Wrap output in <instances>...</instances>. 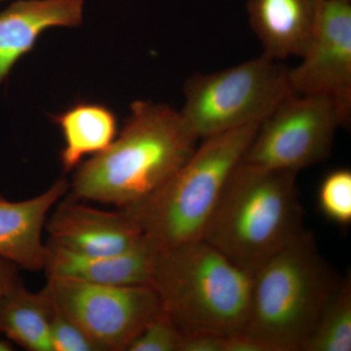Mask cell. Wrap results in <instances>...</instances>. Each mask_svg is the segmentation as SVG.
Listing matches in <instances>:
<instances>
[{"instance_id": "1", "label": "cell", "mask_w": 351, "mask_h": 351, "mask_svg": "<svg viewBox=\"0 0 351 351\" xmlns=\"http://www.w3.org/2000/svg\"><path fill=\"white\" fill-rule=\"evenodd\" d=\"M181 112L169 106L136 101L125 125L106 151L76 170L71 197L126 209L156 193L197 147Z\"/></svg>"}, {"instance_id": "2", "label": "cell", "mask_w": 351, "mask_h": 351, "mask_svg": "<svg viewBox=\"0 0 351 351\" xmlns=\"http://www.w3.org/2000/svg\"><path fill=\"white\" fill-rule=\"evenodd\" d=\"M297 175L241 161L201 239L254 274L306 230Z\"/></svg>"}, {"instance_id": "3", "label": "cell", "mask_w": 351, "mask_h": 351, "mask_svg": "<svg viewBox=\"0 0 351 351\" xmlns=\"http://www.w3.org/2000/svg\"><path fill=\"white\" fill-rule=\"evenodd\" d=\"M253 274L204 240L159 250L151 280L161 307L184 336L243 332Z\"/></svg>"}, {"instance_id": "4", "label": "cell", "mask_w": 351, "mask_h": 351, "mask_svg": "<svg viewBox=\"0 0 351 351\" xmlns=\"http://www.w3.org/2000/svg\"><path fill=\"white\" fill-rule=\"evenodd\" d=\"M339 279L304 230L254 272L242 332L269 351H302Z\"/></svg>"}, {"instance_id": "5", "label": "cell", "mask_w": 351, "mask_h": 351, "mask_svg": "<svg viewBox=\"0 0 351 351\" xmlns=\"http://www.w3.org/2000/svg\"><path fill=\"white\" fill-rule=\"evenodd\" d=\"M261 123L200 140L184 165L142 202L120 210L158 250L202 239L226 182Z\"/></svg>"}, {"instance_id": "6", "label": "cell", "mask_w": 351, "mask_h": 351, "mask_svg": "<svg viewBox=\"0 0 351 351\" xmlns=\"http://www.w3.org/2000/svg\"><path fill=\"white\" fill-rule=\"evenodd\" d=\"M289 69L262 54L213 73H196L184 87L182 119L198 140L262 123L293 94Z\"/></svg>"}, {"instance_id": "7", "label": "cell", "mask_w": 351, "mask_h": 351, "mask_svg": "<svg viewBox=\"0 0 351 351\" xmlns=\"http://www.w3.org/2000/svg\"><path fill=\"white\" fill-rule=\"evenodd\" d=\"M339 126L343 119L329 97L289 95L261 123L242 161L299 173L331 154Z\"/></svg>"}, {"instance_id": "8", "label": "cell", "mask_w": 351, "mask_h": 351, "mask_svg": "<svg viewBox=\"0 0 351 351\" xmlns=\"http://www.w3.org/2000/svg\"><path fill=\"white\" fill-rule=\"evenodd\" d=\"M51 297L99 351H126L161 311L151 285H101L48 277Z\"/></svg>"}, {"instance_id": "9", "label": "cell", "mask_w": 351, "mask_h": 351, "mask_svg": "<svg viewBox=\"0 0 351 351\" xmlns=\"http://www.w3.org/2000/svg\"><path fill=\"white\" fill-rule=\"evenodd\" d=\"M301 64L289 69L297 94L321 95L336 104L343 126L351 115V0H323Z\"/></svg>"}, {"instance_id": "10", "label": "cell", "mask_w": 351, "mask_h": 351, "mask_svg": "<svg viewBox=\"0 0 351 351\" xmlns=\"http://www.w3.org/2000/svg\"><path fill=\"white\" fill-rule=\"evenodd\" d=\"M45 228L47 243L80 255H117L145 240L137 223L123 212L97 209L71 196L57 205Z\"/></svg>"}, {"instance_id": "11", "label": "cell", "mask_w": 351, "mask_h": 351, "mask_svg": "<svg viewBox=\"0 0 351 351\" xmlns=\"http://www.w3.org/2000/svg\"><path fill=\"white\" fill-rule=\"evenodd\" d=\"M64 178L47 191L22 201H11L0 195V257L19 269L38 271L45 267L47 244L43 232L53 207L68 193Z\"/></svg>"}, {"instance_id": "12", "label": "cell", "mask_w": 351, "mask_h": 351, "mask_svg": "<svg viewBox=\"0 0 351 351\" xmlns=\"http://www.w3.org/2000/svg\"><path fill=\"white\" fill-rule=\"evenodd\" d=\"M84 0H19L0 12V84L51 27L82 24Z\"/></svg>"}, {"instance_id": "13", "label": "cell", "mask_w": 351, "mask_h": 351, "mask_svg": "<svg viewBox=\"0 0 351 351\" xmlns=\"http://www.w3.org/2000/svg\"><path fill=\"white\" fill-rule=\"evenodd\" d=\"M158 252L145 237L130 251L108 256L80 255L47 243L44 270L47 278L73 279L101 285H151Z\"/></svg>"}, {"instance_id": "14", "label": "cell", "mask_w": 351, "mask_h": 351, "mask_svg": "<svg viewBox=\"0 0 351 351\" xmlns=\"http://www.w3.org/2000/svg\"><path fill=\"white\" fill-rule=\"evenodd\" d=\"M323 0H248L247 13L263 54L301 58L313 39Z\"/></svg>"}, {"instance_id": "15", "label": "cell", "mask_w": 351, "mask_h": 351, "mask_svg": "<svg viewBox=\"0 0 351 351\" xmlns=\"http://www.w3.org/2000/svg\"><path fill=\"white\" fill-rule=\"evenodd\" d=\"M53 300L49 289L31 292L21 280L0 300V332L29 351H53L50 317Z\"/></svg>"}, {"instance_id": "16", "label": "cell", "mask_w": 351, "mask_h": 351, "mask_svg": "<svg viewBox=\"0 0 351 351\" xmlns=\"http://www.w3.org/2000/svg\"><path fill=\"white\" fill-rule=\"evenodd\" d=\"M54 121L63 134L60 156L64 172L78 167L84 157L106 151L117 138V117L101 104H76L54 117Z\"/></svg>"}, {"instance_id": "17", "label": "cell", "mask_w": 351, "mask_h": 351, "mask_svg": "<svg viewBox=\"0 0 351 351\" xmlns=\"http://www.w3.org/2000/svg\"><path fill=\"white\" fill-rule=\"evenodd\" d=\"M351 350V276L339 277L302 351Z\"/></svg>"}, {"instance_id": "18", "label": "cell", "mask_w": 351, "mask_h": 351, "mask_svg": "<svg viewBox=\"0 0 351 351\" xmlns=\"http://www.w3.org/2000/svg\"><path fill=\"white\" fill-rule=\"evenodd\" d=\"M318 207L332 223L348 226L351 223V172L339 168L325 176L318 189Z\"/></svg>"}, {"instance_id": "19", "label": "cell", "mask_w": 351, "mask_h": 351, "mask_svg": "<svg viewBox=\"0 0 351 351\" xmlns=\"http://www.w3.org/2000/svg\"><path fill=\"white\" fill-rule=\"evenodd\" d=\"M182 338V332L161 308L133 339L126 351H179Z\"/></svg>"}, {"instance_id": "20", "label": "cell", "mask_w": 351, "mask_h": 351, "mask_svg": "<svg viewBox=\"0 0 351 351\" xmlns=\"http://www.w3.org/2000/svg\"><path fill=\"white\" fill-rule=\"evenodd\" d=\"M49 329L53 351H99L87 335L58 308L54 301Z\"/></svg>"}, {"instance_id": "21", "label": "cell", "mask_w": 351, "mask_h": 351, "mask_svg": "<svg viewBox=\"0 0 351 351\" xmlns=\"http://www.w3.org/2000/svg\"><path fill=\"white\" fill-rule=\"evenodd\" d=\"M19 269L15 263L0 257V300L19 280Z\"/></svg>"}, {"instance_id": "22", "label": "cell", "mask_w": 351, "mask_h": 351, "mask_svg": "<svg viewBox=\"0 0 351 351\" xmlns=\"http://www.w3.org/2000/svg\"><path fill=\"white\" fill-rule=\"evenodd\" d=\"M14 350L13 343L9 339L2 338V334L0 332V351Z\"/></svg>"}, {"instance_id": "23", "label": "cell", "mask_w": 351, "mask_h": 351, "mask_svg": "<svg viewBox=\"0 0 351 351\" xmlns=\"http://www.w3.org/2000/svg\"><path fill=\"white\" fill-rule=\"evenodd\" d=\"M1 1H4V0H0V2H1Z\"/></svg>"}]
</instances>
